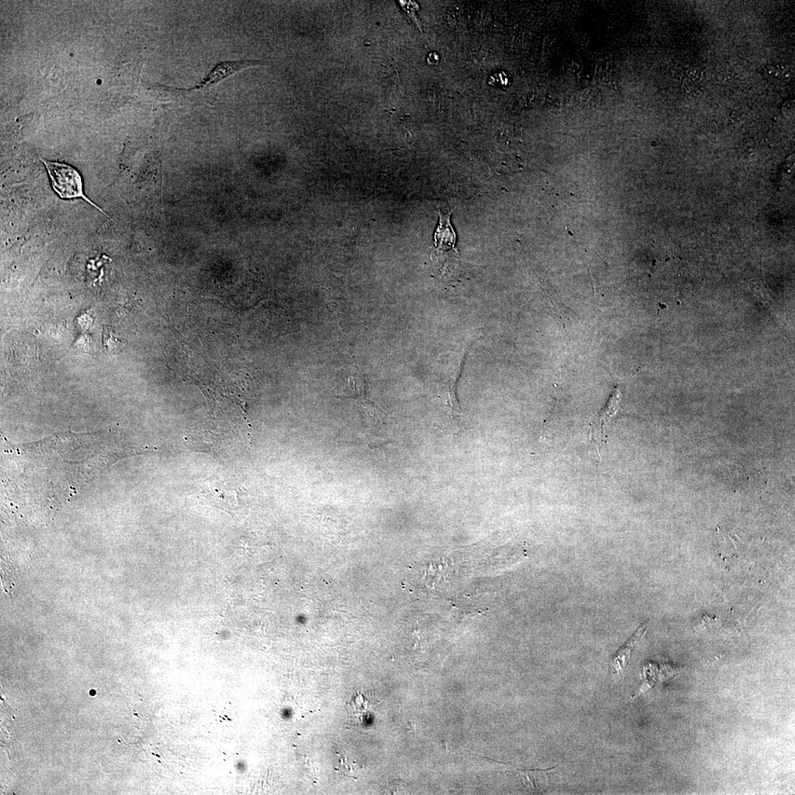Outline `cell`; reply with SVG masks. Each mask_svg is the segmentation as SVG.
<instances>
[{
  "label": "cell",
  "instance_id": "1",
  "mask_svg": "<svg viewBox=\"0 0 795 795\" xmlns=\"http://www.w3.org/2000/svg\"><path fill=\"white\" fill-rule=\"evenodd\" d=\"M54 191L63 199L82 198L108 216L84 194L83 182L79 173L67 164L43 159Z\"/></svg>",
  "mask_w": 795,
  "mask_h": 795
},
{
  "label": "cell",
  "instance_id": "2",
  "mask_svg": "<svg viewBox=\"0 0 795 795\" xmlns=\"http://www.w3.org/2000/svg\"><path fill=\"white\" fill-rule=\"evenodd\" d=\"M465 353L452 355V365L446 367L437 381V400L443 409L451 418H460L462 410L456 396V385L461 372Z\"/></svg>",
  "mask_w": 795,
  "mask_h": 795
},
{
  "label": "cell",
  "instance_id": "10",
  "mask_svg": "<svg viewBox=\"0 0 795 795\" xmlns=\"http://www.w3.org/2000/svg\"><path fill=\"white\" fill-rule=\"evenodd\" d=\"M428 59H430V60H428L430 64H436L438 62V59H439V57H438L437 54L433 52V53H431L429 54Z\"/></svg>",
  "mask_w": 795,
  "mask_h": 795
},
{
  "label": "cell",
  "instance_id": "7",
  "mask_svg": "<svg viewBox=\"0 0 795 795\" xmlns=\"http://www.w3.org/2000/svg\"><path fill=\"white\" fill-rule=\"evenodd\" d=\"M620 397V391L618 388H615L610 397V400L606 407L603 409L600 414L599 418V429L595 432L596 440L597 438L600 437L601 440L602 441L603 437H605V427L606 426L611 418L613 417L615 414L616 411L618 410Z\"/></svg>",
  "mask_w": 795,
  "mask_h": 795
},
{
  "label": "cell",
  "instance_id": "8",
  "mask_svg": "<svg viewBox=\"0 0 795 795\" xmlns=\"http://www.w3.org/2000/svg\"><path fill=\"white\" fill-rule=\"evenodd\" d=\"M682 85L683 89L688 94H694L697 92V85L690 79H684Z\"/></svg>",
  "mask_w": 795,
  "mask_h": 795
},
{
  "label": "cell",
  "instance_id": "9",
  "mask_svg": "<svg viewBox=\"0 0 795 795\" xmlns=\"http://www.w3.org/2000/svg\"><path fill=\"white\" fill-rule=\"evenodd\" d=\"M687 75L690 78L692 79V81L695 82L701 78V72L696 68H690L687 71Z\"/></svg>",
  "mask_w": 795,
  "mask_h": 795
},
{
  "label": "cell",
  "instance_id": "6",
  "mask_svg": "<svg viewBox=\"0 0 795 795\" xmlns=\"http://www.w3.org/2000/svg\"><path fill=\"white\" fill-rule=\"evenodd\" d=\"M648 627V622L643 623L639 628L633 637L615 655L611 662V669L613 673H620L625 669L636 643L640 640L644 633L646 632Z\"/></svg>",
  "mask_w": 795,
  "mask_h": 795
},
{
  "label": "cell",
  "instance_id": "3",
  "mask_svg": "<svg viewBox=\"0 0 795 795\" xmlns=\"http://www.w3.org/2000/svg\"><path fill=\"white\" fill-rule=\"evenodd\" d=\"M240 488L224 482H210L201 490L203 497L211 505L226 511H235L239 505Z\"/></svg>",
  "mask_w": 795,
  "mask_h": 795
},
{
  "label": "cell",
  "instance_id": "4",
  "mask_svg": "<svg viewBox=\"0 0 795 795\" xmlns=\"http://www.w3.org/2000/svg\"><path fill=\"white\" fill-rule=\"evenodd\" d=\"M261 61L254 60L226 61L217 63L212 71L205 75L198 85L186 90H200L220 83L223 80L243 68L261 64Z\"/></svg>",
  "mask_w": 795,
  "mask_h": 795
},
{
  "label": "cell",
  "instance_id": "5",
  "mask_svg": "<svg viewBox=\"0 0 795 795\" xmlns=\"http://www.w3.org/2000/svg\"><path fill=\"white\" fill-rule=\"evenodd\" d=\"M437 213L439 214L440 220L435 233V245L437 251L455 249L456 234L450 221L452 212L446 214L440 211H437Z\"/></svg>",
  "mask_w": 795,
  "mask_h": 795
}]
</instances>
